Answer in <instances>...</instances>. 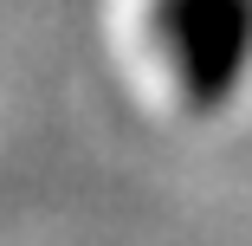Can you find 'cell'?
<instances>
[{
	"label": "cell",
	"mask_w": 252,
	"mask_h": 246,
	"mask_svg": "<svg viewBox=\"0 0 252 246\" xmlns=\"http://www.w3.org/2000/svg\"><path fill=\"white\" fill-rule=\"evenodd\" d=\"M156 33L194 104H220L252 59V0H162Z\"/></svg>",
	"instance_id": "6da1fadb"
}]
</instances>
